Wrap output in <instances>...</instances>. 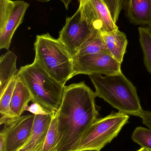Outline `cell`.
I'll return each instance as SVG.
<instances>
[{"instance_id": "cell-10", "label": "cell", "mask_w": 151, "mask_h": 151, "mask_svg": "<svg viewBox=\"0 0 151 151\" xmlns=\"http://www.w3.org/2000/svg\"><path fill=\"white\" fill-rule=\"evenodd\" d=\"M13 11L4 28L0 31V49L9 48L15 31L23 22L29 4L24 1H14Z\"/></svg>"}, {"instance_id": "cell-23", "label": "cell", "mask_w": 151, "mask_h": 151, "mask_svg": "<svg viewBox=\"0 0 151 151\" xmlns=\"http://www.w3.org/2000/svg\"><path fill=\"white\" fill-rule=\"evenodd\" d=\"M25 111H28L35 115L51 114L55 112L50 111L36 103H33L30 106L27 105L26 107Z\"/></svg>"}, {"instance_id": "cell-17", "label": "cell", "mask_w": 151, "mask_h": 151, "mask_svg": "<svg viewBox=\"0 0 151 151\" xmlns=\"http://www.w3.org/2000/svg\"><path fill=\"white\" fill-rule=\"evenodd\" d=\"M17 74L11 81L4 92L0 95V124H4L14 119L10 111V103L14 88L17 82Z\"/></svg>"}, {"instance_id": "cell-20", "label": "cell", "mask_w": 151, "mask_h": 151, "mask_svg": "<svg viewBox=\"0 0 151 151\" xmlns=\"http://www.w3.org/2000/svg\"><path fill=\"white\" fill-rule=\"evenodd\" d=\"M132 139L142 148L151 150V129L137 127L132 134Z\"/></svg>"}, {"instance_id": "cell-12", "label": "cell", "mask_w": 151, "mask_h": 151, "mask_svg": "<svg viewBox=\"0 0 151 151\" xmlns=\"http://www.w3.org/2000/svg\"><path fill=\"white\" fill-rule=\"evenodd\" d=\"M101 34L109 54L121 64L128 44L126 35L118 28Z\"/></svg>"}, {"instance_id": "cell-1", "label": "cell", "mask_w": 151, "mask_h": 151, "mask_svg": "<svg viewBox=\"0 0 151 151\" xmlns=\"http://www.w3.org/2000/svg\"><path fill=\"white\" fill-rule=\"evenodd\" d=\"M96 97L84 81L65 87L61 105L56 111L59 129L56 151H75L83 133L98 119Z\"/></svg>"}, {"instance_id": "cell-21", "label": "cell", "mask_w": 151, "mask_h": 151, "mask_svg": "<svg viewBox=\"0 0 151 151\" xmlns=\"http://www.w3.org/2000/svg\"><path fill=\"white\" fill-rule=\"evenodd\" d=\"M14 1L0 0V31L6 25L14 7Z\"/></svg>"}, {"instance_id": "cell-27", "label": "cell", "mask_w": 151, "mask_h": 151, "mask_svg": "<svg viewBox=\"0 0 151 151\" xmlns=\"http://www.w3.org/2000/svg\"><path fill=\"white\" fill-rule=\"evenodd\" d=\"M18 151H26V150L25 149H23V148H20Z\"/></svg>"}, {"instance_id": "cell-8", "label": "cell", "mask_w": 151, "mask_h": 151, "mask_svg": "<svg viewBox=\"0 0 151 151\" xmlns=\"http://www.w3.org/2000/svg\"><path fill=\"white\" fill-rule=\"evenodd\" d=\"M35 114L14 118L4 124L0 134L4 138V151H18L24 145L31 134Z\"/></svg>"}, {"instance_id": "cell-19", "label": "cell", "mask_w": 151, "mask_h": 151, "mask_svg": "<svg viewBox=\"0 0 151 151\" xmlns=\"http://www.w3.org/2000/svg\"><path fill=\"white\" fill-rule=\"evenodd\" d=\"M58 143V123L55 112L46 139L40 151H56Z\"/></svg>"}, {"instance_id": "cell-15", "label": "cell", "mask_w": 151, "mask_h": 151, "mask_svg": "<svg viewBox=\"0 0 151 151\" xmlns=\"http://www.w3.org/2000/svg\"><path fill=\"white\" fill-rule=\"evenodd\" d=\"M98 53L109 54L101 32L96 30L81 46L76 55H86Z\"/></svg>"}, {"instance_id": "cell-18", "label": "cell", "mask_w": 151, "mask_h": 151, "mask_svg": "<svg viewBox=\"0 0 151 151\" xmlns=\"http://www.w3.org/2000/svg\"><path fill=\"white\" fill-rule=\"evenodd\" d=\"M138 32L139 41L143 54L144 63L151 75V27H139Z\"/></svg>"}, {"instance_id": "cell-7", "label": "cell", "mask_w": 151, "mask_h": 151, "mask_svg": "<svg viewBox=\"0 0 151 151\" xmlns=\"http://www.w3.org/2000/svg\"><path fill=\"white\" fill-rule=\"evenodd\" d=\"M73 60V77L78 74L110 75L121 72V63L108 54L76 55Z\"/></svg>"}, {"instance_id": "cell-9", "label": "cell", "mask_w": 151, "mask_h": 151, "mask_svg": "<svg viewBox=\"0 0 151 151\" xmlns=\"http://www.w3.org/2000/svg\"><path fill=\"white\" fill-rule=\"evenodd\" d=\"M55 112L51 114L35 115L31 134L21 148L26 151H40L46 139Z\"/></svg>"}, {"instance_id": "cell-26", "label": "cell", "mask_w": 151, "mask_h": 151, "mask_svg": "<svg viewBox=\"0 0 151 151\" xmlns=\"http://www.w3.org/2000/svg\"><path fill=\"white\" fill-rule=\"evenodd\" d=\"M137 151H151V150H149V149H146L145 148H142L140 150Z\"/></svg>"}, {"instance_id": "cell-3", "label": "cell", "mask_w": 151, "mask_h": 151, "mask_svg": "<svg viewBox=\"0 0 151 151\" xmlns=\"http://www.w3.org/2000/svg\"><path fill=\"white\" fill-rule=\"evenodd\" d=\"M17 75L30 91L33 103L52 112L59 109L65 86L49 75L36 60L21 66Z\"/></svg>"}, {"instance_id": "cell-5", "label": "cell", "mask_w": 151, "mask_h": 151, "mask_svg": "<svg viewBox=\"0 0 151 151\" xmlns=\"http://www.w3.org/2000/svg\"><path fill=\"white\" fill-rule=\"evenodd\" d=\"M129 118L119 111L98 119L83 133L75 151H101L118 135Z\"/></svg>"}, {"instance_id": "cell-2", "label": "cell", "mask_w": 151, "mask_h": 151, "mask_svg": "<svg viewBox=\"0 0 151 151\" xmlns=\"http://www.w3.org/2000/svg\"><path fill=\"white\" fill-rule=\"evenodd\" d=\"M95 89L97 97L101 98L119 111L140 117L142 113L135 87L122 72L110 75H89Z\"/></svg>"}, {"instance_id": "cell-13", "label": "cell", "mask_w": 151, "mask_h": 151, "mask_svg": "<svg viewBox=\"0 0 151 151\" xmlns=\"http://www.w3.org/2000/svg\"><path fill=\"white\" fill-rule=\"evenodd\" d=\"M30 101H32V98L30 91L17 75L10 103V111L12 117L17 118L22 116Z\"/></svg>"}, {"instance_id": "cell-25", "label": "cell", "mask_w": 151, "mask_h": 151, "mask_svg": "<svg viewBox=\"0 0 151 151\" xmlns=\"http://www.w3.org/2000/svg\"><path fill=\"white\" fill-rule=\"evenodd\" d=\"M31 1H33V0H31ZM34 1H38L41 2H47L51 0H34ZM59 1H62V2L64 4L66 9L67 10L68 9L69 4L71 3L72 0H59Z\"/></svg>"}, {"instance_id": "cell-4", "label": "cell", "mask_w": 151, "mask_h": 151, "mask_svg": "<svg viewBox=\"0 0 151 151\" xmlns=\"http://www.w3.org/2000/svg\"><path fill=\"white\" fill-rule=\"evenodd\" d=\"M34 50V60L49 75L65 86L73 77V60L64 44L47 33L36 36Z\"/></svg>"}, {"instance_id": "cell-16", "label": "cell", "mask_w": 151, "mask_h": 151, "mask_svg": "<svg viewBox=\"0 0 151 151\" xmlns=\"http://www.w3.org/2000/svg\"><path fill=\"white\" fill-rule=\"evenodd\" d=\"M102 26L101 32H110L118 29L109 9L104 0H90Z\"/></svg>"}, {"instance_id": "cell-6", "label": "cell", "mask_w": 151, "mask_h": 151, "mask_svg": "<svg viewBox=\"0 0 151 151\" xmlns=\"http://www.w3.org/2000/svg\"><path fill=\"white\" fill-rule=\"evenodd\" d=\"M96 30L82 17L78 9L72 17L66 18L64 26L59 32L58 39L74 57Z\"/></svg>"}, {"instance_id": "cell-24", "label": "cell", "mask_w": 151, "mask_h": 151, "mask_svg": "<svg viewBox=\"0 0 151 151\" xmlns=\"http://www.w3.org/2000/svg\"><path fill=\"white\" fill-rule=\"evenodd\" d=\"M140 118L142 119L143 124L151 129V112L143 110Z\"/></svg>"}, {"instance_id": "cell-14", "label": "cell", "mask_w": 151, "mask_h": 151, "mask_svg": "<svg viewBox=\"0 0 151 151\" xmlns=\"http://www.w3.org/2000/svg\"><path fill=\"white\" fill-rule=\"evenodd\" d=\"M17 55L12 51H7L0 58V95L17 74Z\"/></svg>"}, {"instance_id": "cell-11", "label": "cell", "mask_w": 151, "mask_h": 151, "mask_svg": "<svg viewBox=\"0 0 151 151\" xmlns=\"http://www.w3.org/2000/svg\"><path fill=\"white\" fill-rule=\"evenodd\" d=\"M125 7L130 23L151 27V0H127Z\"/></svg>"}, {"instance_id": "cell-22", "label": "cell", "mask_w": 151, "mask_h": 151, "mask_svg": "<svg viewBox=\"0 0 151 151\" xmlns=\"http://www.w3.org/2000/svg\"><path fill=\"white\" fill-rule=\"evenodd\" d=\"M109 9L113 21L117 23L119 16L127 0H104Z\"/></svg>"}]
</instances>
